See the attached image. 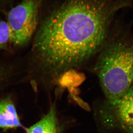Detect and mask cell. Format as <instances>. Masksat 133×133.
<instances>
[{"label":"cell","mask_w":133,"mask_h":133,"mask_svg":"<svg viewBox=\"0 0 133 133\" xmlns=\"http://www.w3.org/2000/svg\"><path fill=\"white\" fill-rule=\"evenodd\" d=\"M133 11V0H64L42 21L33 57L55 76L84 65L97 56L108 39L116 14Z\"/></svg>","instance_id":"1"},{"label":"cell","mask_w":133,"mask_h":133,"mask_svg":"<svg viewBox=\"0 0 133 133\" xmlns=\"http://www.w3.org/2000/svg\"><path fill=\"white\" fill-rule=\"evenodd\" d=\"M133 23L116 19L97 56L94 72L107 100L120 97L133 85Z\"/></svg>","instance_id":"2"},{"label":"cell","mask_w":133,"mask_h":133,"mask_svg":"<svg viewBox=\"0 0 133 133\" xmlns=\"http://www.w3.org/2000/svg\"><path fill=\"white\" fill-rule=\"evenodd\" d=\"M101 133H133V85L116 99H105L95 111Z\"/></svg>","instance_id":"3"},{"label":"cell","mask_w":133,"mask_h":133,"mask_svg":"<svg viewBox=\"0 0 133 133\" xmlns=\"http://www.w3.org/2000/svg\"><path fill=\"white\" fill-rule=\"evenodd\" d=\"M43 0H22L7 14V21L16 46L27 44L38 27Z\"/></svg>","instance_id":"4"},{"label":"cell","mask_w":133,"mask_h":133,"mask_svg":"<svg viewBox=\"0 0 133 133\" xmlns=\"http://www.w3.org/2000/svg\"><path fill=\"white\" fill-rule=\"evenodd\" d=\"M22 127L16 108L10 97L0 101V129L6 130Z\"/></svg>","instance_id":"5"},{"label":"cell","mask_w":133,"mask_h":133,"mask_svg":"<svg viewBox=\"0 0 133 133\" xmlns=\"http://www.w3.org/2000/svg\"><path fill=\"white\" fill-rule=\"evenodd\" d=\"M58 123L55 105L39 122L28 128L26 133H58Z\"/></svg>","instance_id":"6"},{"label":"cell","mask_w":133,"mask_h":133,"mask_svg":"<svg viewBox=\"0 0 133 133\" xmlns=\"http://www.w3.org/2000/svg\"><path fill=\"white\" fill-rule=\"evenodd\" d=\"M12 40L11 31L8 22L0 19V50L7 49Z\"/></svg>","instance_id":"7"},{"label":"cell","mask_w":133,"mask_h":133,"mask_svg":"<svg viewBox=\"0 0 133 133\" xmlns=\"http://www.w3.org/2000/svg\"><path fill=\"white\" fill-rule=\"evenodd\" d=\"M11 70L10 68L3 65H0V89L4 84H6L10 74Z\"/></svg>","instance_id":"8"}]
</instances>
